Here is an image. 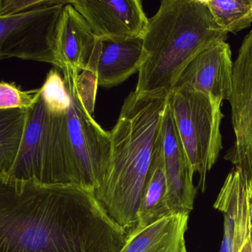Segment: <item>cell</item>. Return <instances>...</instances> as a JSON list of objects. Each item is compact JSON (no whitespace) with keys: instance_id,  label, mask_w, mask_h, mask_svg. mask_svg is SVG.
Masks as SVG:
<instances>
[{"instance_id":"cell-1","label":"cell","mask_w":252,"mask_h":252,"mask_svg":"<svg viewBox=\"0 0 252 252\" xmlns=\"http://www.w3.org/2000/svg\"><path fill=\"white\" fill-rule=\"evenodd\" d=\"M127 234L94 189L0 177V252H120Z\"/></svg>"},{"instance_id":"cell-2","label":"cell","mask_w":252,"mask_h":252,"mask_svg":"<svg viewBox=\"0 0 252 252\" xmlns=\"http://www.w3.org/2000/svg\"><path fill=\"white\" fill-rule=\"evenodd\" d=\"M168 95L132 91L110 132V164L95 194L107 214L127 232L137 225L143 189L161 138Z\"/></svg>"},{"instance_id":"cell-3","label":"cell","mask_w":252,"mask_h":252,"mask_svg":"<svg viewBox=\"0 0 252 252\" xmlns=\"http://www.w3.org/2000/svg\"><path fill=\"white\" fill-rule=\"evenodd\" d=\"M145 62L135 91L169 95L181 73L202 51L226 42L204 0H163L143 35Z\"/></svg>"},{"instance_id":"cell-4","label":"cell","mask_w":252,"mask_h":252,"mask_svg":"<svg viewBox=\"0 0 252 252\" xmlns=\"http://www.w3.org/2000/svg\"><path fill=\"white\" fill-rule=\"evenodd\" d=\"M62 71L71 99L63 119L73 183L95 190L107 175L111 156L110 132L94 118L96 78L68 67Z\"/></svg>"},{"instance_id":"cell-5","label":"cell","mask_w":252,"mask_h":252,"mask_svg":"<svg viewBox=\"0 0 252 252\" xmlns=\"http://www.w3.org/2000/svg\"><path fill=\"white\" fill-rule=\"evenodd\" d=\"M174 119L193 175H200L199 188L205 191L206 176L222 149V105L196 91H175L168 95Z\"/></svg>"},{"instance_id":"cell-6","label":"cell","mask_w":252,"mask_h":252,"mask_svg":"<svg viewBox=\"0 0 252 252\" xmlns=\"http://www.w3.org/2000/svg\"><path fill=\"white\" fill-rule=\"evenodd\" d=\"M67 0L25 12L0 17V59L18 58L50 63L60 69L56 57L57 27Z\"/></svg>"},{"instance_id":"cell-7","label":"cell","mask_w":252,"mask_h":252,"mask_svg":"<svg viewBox=\"0 0 252 252\" xmlns=\"http://www.w3.org/2000/svg\"><path fill=\"white\" fill-rule=\"evenodd\" d=\"M228 101L235 140L225 159L252 183V30L243 39L234 62Z\"/></svg>"},{"instance_id":"cell-8","label":"cell","mask_w":252,"mask_h":252,"mask_svg":"<svg viewBox=\"0 0 252 252\" xmlns=\"http://www.w3.org/2000/svg\"><path fill=\"white\" fill-rule=\"evenodd\" d=\"M214 207L224 216L220 252H252V183L240 169L230 171Z\"/></svg>"},{"instance_id":"cell-9","label":"cell","mask_w":252,"mask_h":252,"mask_svg":"<svg viewBox=\"0 0 252 252\" xmlns=\"http://www.w3.org/2000/svg\"><path fill=\"white\" fill-rule=\"evenodd\" d=\"M233 66L229 44L219 42L197 54L185 67L172 91H191L222 105L232 92Z\"/></svg>"},{"instance_id":"cell-10","label":"cell","mask_w":252,"mask_h":252,"mask_svg":"<svg viewBox=\"0 0 252 252\" xmlns=\"http://www.w3.org/2000/svg\"><path fill=\"white\" fill-rule=\"evenodd\" d=\"M98 38L143 36L149 19L140 0H67Z\"/></svg>"},{"instance_id":"cell-11","label":"cell","mask_w":252,"mask_h":252,"mask_svg":"<svg viewBox=\"0 0 252 252\" xmlns=\"http://www.w3.org/2000/svg\"><path fill=\"white\" fill-rule=\"evenodd\" d=\"M146 58L142 36L97 37L88 71L96 77L98 86L113 88L139 72Z\"/></svg>"},{"instance_id":"cell-12","label":"cell","mask_w":252,"mask_h":252,"mask_svg":"<svg viewBox=\"0 0 252 252\" xmlns=\"http://www.w3.org/2000/svg\"><path fill=\"white\" fill-rule=\"evenodd\" d=\"M162 143L163 161L169 189V203L172 213H190L194 207L197 189L167 100L163 122Z\"/></svg>"},{"instance_id":"cell-13","label":"cell","mask_w":252,"mask_h":252,"mask_svg":"<svg viewBox=\"0 0 252 252\" xmlns=\"http://www.w3.org/2000/svg\"><path fill=\"white\" fill-rule=\"evenodd\" d=\"M96 42L97 36L86 20L67 2L56 38V57L60 70L68 67L79 72L88 71Z\"/></svg>"},{"instance_id":"cell-14","label":"cell","mask_w":252,"mask_h":252,"mask_svg":"<svg viewBox=\"0 0 252 252\" xmlns=\"http://www.w3.org/2000/svg\"><path fill=\"white\" fill-rule=\"evenodd\" d=\"M49 113L41 98L32 110L18 156L9 173L0 177L45 184Z\"/></svg>"},{"instance_id":"cell-15","label":"cell","mask_w":252,"mask_h":252,"mask_svg":"<svg viewBox=\"0 0 252 252\" xmlns=\"http://www.w3.org/2000/svg\"><path fill=\"white\" fill-rule=\"evenodd\" d=\"M189 213L178 212L128 231L120 252H188L185 233Z\"/></svg>"},{"instance_id":"cell-16","label":"cell","mask_w":252,"mask_h":252,"mask_svg":"<svg viewBox=\"0 0 252 252\" xmlns=\"http://www.w3.org/2000/svg\"><path fill=\"white\" fill-rule=\"evenodd\" d=\"M172 214L169 203V189L163 161L161 135L155 150L143 189L135 227L146 226Z\"/></svg>"},{"instance_id":"cell-17","label":"cell","mask_w":252,"mask_h":252,"mask_svg":"<svg viewBox=\"0 0 252 252\" xmlns=\"http://www.w3.org/2000/svg\"><path fill=\"white\" fill-rule=\"evenodd\" d=\"M32 110H0V175L9 173L18 156Z\"/></svg>"},{"instance_id":"cell-18","label":"cell","mask_w":252,"mask_h":252,"mask_svg":"<svg viewBox=\"0 0 252 252\" xmlns=\"http://www.w3.org/2000/svg\"><path fill=\"white\" fill-rule=\"evenodd\" d=\"M217 24L226 33H236L252 23V0H204Z\"/></svg>"},{"instance_id":"cell-19","label":"cell","mask_w":252,"mask_h":252,"mask_svg":"<svg viewBox=\"0 0 252 252\" xmlns=\"http://www.w3.org/2000/svg\"><path fill=\"white\" fill-rule=\"evenodd\" d=\"M42 98L51 114L63 115L67 113L71 99L58 68L51 69L47 74L42 87Z\"/></svg>"},{"instance_id":"cell-20","label":"cell","mask_w":252,"mask_h":252,"mask_svg":"<svg viewBox=\"0 0 252 252\" xmlns=\"http://www.w3.org/2000/svg\"><path fill=\"white\" fill-rule=\"evenodd\" d=\"M42 88L23 91L14 82L0 84V110L10 109L33 110L42 98Z\"/></svg>"},{"instance_id":"cell-21","label":"cell","mask_w":252,"mask_h":252,"mask_svg":"<svg viewBox=\"0 0 252 252\" xmlns=\"http://www.w3.org/2000/svg\"><path fill=\"white\" fill-rule=\"evenodd\" d=\"M51 2L52 0H0V17L25 12Z\"/></svg>"}]
</instances>
